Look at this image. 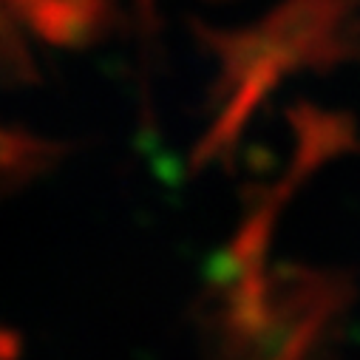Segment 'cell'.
<instances>
[{
    "label": "cell",
    "instance_id": "6da1fadb",
    "mask_svg": "<svg viewBox=\"0 0 360 360\" xmlns=\"http://www.w3.org/2000/svg\"><path fill=\"white\" fill-rule=\"evenodd\" d=\"M354 0H284L258 26L287 71L332 68L360 54Z\"/></svg>",
    "mask_w": 360,
    "mask_h": 360
},
{
    "label": "cell",
    "instance_id": "7a4b0ae2",
    "mask_svg": "<svg viewBox=\"0 0 360 360\" xmlns=\"http://www.w3.org/2000/svg\"><path fill=\"white\" fill-rule=\"evenodd\" d=\"M287 120L295 134V153L290 170L269 188L284 202H290V196L326 162L360 150L357 122L343 111H326L312 103H298L287 111Z\"/></svg>",
    "mask_w": 360,
    "mask_h": 360
},
{
    "label": "cell",
    "instance_id": "3957f363",
    "mask_svg": "<svg viewBox=\"0 0 360 360\" xmlns=\"http://www.w3.org/2000/svg\"><path fill=\"white\" fill-rule=\"evenodd\" d=\"M18 20L60 49L100 43L120 20L117 0H6Z\"/></svg>",
    "mask_w": 360,
    "mask_h": 360
},
{
    "label": "cell",
    "instance_id": "277c9868",
    "mask_svg": "<svg viewBox=\"0 0 360 360\" xmlns=\"http://www.w3.org/2000/svg\"><path fill=\"white\" fill-rule=\"evenodd\" d=\"M284 68H266L255 77H250L244 85H238L236 91L219 105V117L210 125V131L199 139V145L191 153V167L202 170L210 162H230L233 150L238 145V136L244 131V125L250 122V117L255 114V108L266 100V94H273V88H278V82L284 79Z\"/></svg>",
    "mask_w": 360,
    "mask_h": 360
},
{
    "label": "cell",
    "instance_id": "5b68a950",
    "mask_svg": "<svg viewBox=\"0 0 360 360\" xmlns=\"http://www.w3.org/2000/svg\"><path fill=\"white\" fill-rule=\"evenodd\" d=\"M74 145L34 136L18 128H0V199L18 193L60 165Z\"/></svg>",
    "mask_w": 360,
    "mask_h": 360
},
{
    "label": "cell",
    "instance_id": "8992f818",
    "mask_svg": "<svg viewBox=\"0 0 360 360\" xmlns=\"http://www.w3.org/2000/svg\"><path fill=\"white\" fill-rule=\"evenodd\" d=\"M37 79V65L15 26V15L6 0H0V85H29Z\"/></svg>",
    "mask_w": 360,
    "mask_h": 360
},
{
    "label": "cell",
    "instance_id": "52a82bcc",
    "mask_svg": "<svg viewBox=\"0 0 360 360\" xmlns=\"http://www.w3.org/2000/svg\"><path fill=\"white\" fill-rule=\"evenodd\" d=\"M354 6H360V0H354Z\"/></svg>",
    "mask_w": 360,
    "mask_h": 360
}]
</instances>
